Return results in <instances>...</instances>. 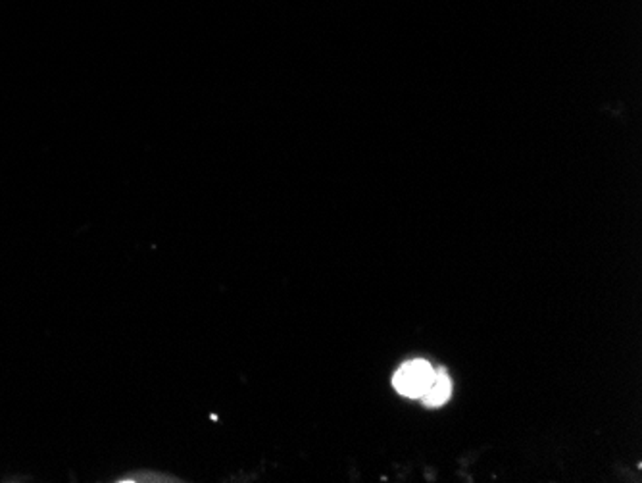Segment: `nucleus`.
<instances>
[{
    "label": "nucleus",
    "instance_id": "obj_1",
    "mask_svg": "<svg viewBox=\"0 0 642 483\" xmlns=\"http://www.w3.org/2000/svg\"><path fill=\"white\" fill-rule=\"evenodd\" d=\"M437 376V370L427 361H410L402 364L393 378L395 389L408 398H422L431 388L432 380Z\"/></svg>",
    "mask_w": 642,
    "mask_h": 483
},
{
    "label": "nucleus",
    "instance_id": "obj_3",
    "mask_svg": "<svg viewBox=\"0 0 642 483\" xmlns=\"http://www.w3.org/2000/svg\"><path fill=\"white\" fill-rule=\"evenodd\" d=\"M120 481H172V479H167L165 476H160V474H156V472H150V474L135 472V474H131V476L121 478Z\"/></svg>",
    "mask_w": 642,
    "mask_h": 483
},
{
    "label": "nucleus",
    "instance_id": "obj_2",
    "mask_svg": "<svg viewBox=\"0 0 642 483\" xmlns=\"http://www.w3.org/2000/svg\"><path fill=\"white\" fill-rule=\"evenodd\" d=\"M452 393V381L450 378L446 376L444 370H437V376L432 380L431 388L425 391V395L422 397V401L427 407H441L450 398Z\"/></svg>",
    "mask_w": 642,
    "mask_h": 483
}]
</instances>
